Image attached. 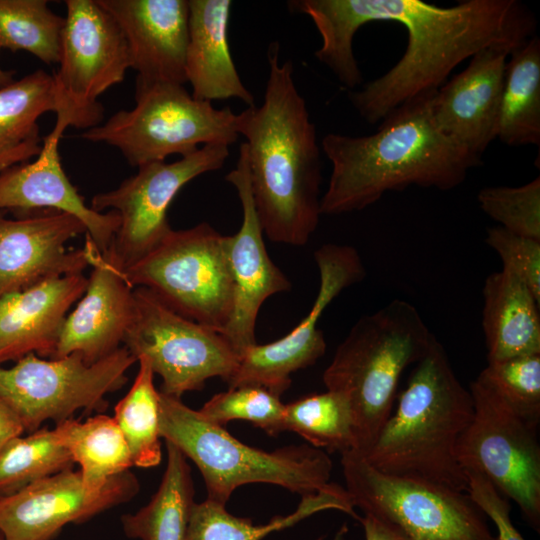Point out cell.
Here are the masks:
<instances>
[{"label":"cell","mask_w":540,"mask_h":540,"mask_svg":"<svg viewBox=\"0 0 540 540\" xmlns=\"http://www.w3.org/2000/svg\"><path fill=\"white\" fill-rule=\"evenodd\" d=\"M289 8L310 17L322 44L314 55L347 89L362 84L353 51L356 32L373 21L407 31L399 61L349 99L361 118L380 123L401 104L435 93L452 70L482 49L512 50L535 35L536 19L518 0H462L440 7L420 0H294Z\"/></svg>","instance_id":"cell-1"},{"label":"cell","mask_w":540,"mask_h":540,"mask_svg":"<svg viewBox=\"0 0 540 540\" xmlns=\"http://www.w3.org/2000/svg\"><path fill=\"white\" fill-rule=\"evenodd\" d=\"M267 62L263 103L241 112L252 197L271 241L304 246L321 216L320 146L292 62L280 63L278 42L269 44Z\"/></svg>","instance_id":"cell-2"},{"label":"cell","mask_w":540,"mask_h":540,"mask_svg":"<svg viewBox=\"0 0 540 540\" xmlns=\"http://www.w3.org/2000/svg\"><path fill=\"white\" fill-rule=\"evenodd\" d=\"M433 94L401 104L371 135L323 137L321 149L332 170L320 200L321 215L361 211L385 193L412 185L451 190L481 164L437 127Z\"/></svg>","instance_id":"cell-3"},{"label":"cell","mask_w":540,"mask_h":540,"mask_svg":"<svg viewBox=\"0 0 540 540\" xmlns=\"http://www.w3.org/2000/svg\"><path fill=\"white\" fill-rule=\"evenodd\" d=\"M396 400L364 458L383 473L466 492L467 479L456 446L472 419L473 401L436 338Z\"/></svg>","instance_id":"cell-4"},{"label":"cell","mask_w":540,"mask_h":540,"mask_svg":"<svg viewBox=\"0 0 540 540\" xmlns=\"http://www.w3.org/2000/svg\"><path fill=\"white\" fill-rule=\"evenodd\" d=\"M434 339L417 308L394 299L362 316L339 344L323 382L351 402L354 451L365 456L371 449L392 413L403 372L426 355Z\"/></svg>","instance_id":"cell-5"},{"label":"cell","mask_w":540,"mask_h":540,"mask_svg":"<svg viewBox=\"0 0 540 540\" xmlns=\"http://www.w3.org/2000/svg\"><path fill=\"white\" fill-rule=\"evenodd\" d=\"M159 432L198 467L207 498L224 505L236 488L249 483L274 484L301 496L331 484L332 461L324 450L307 444L272 452L249 446L180 398L161 392Z\"/></svg>","instance_id":"cell-6"},{"label":"cell","mask_w":540,"mask_h":540,"mask_svg":"<svg viewBox=\"0 0 540 540\" xmlns=\"http://www.w3.org/2000/svg\"><path fill=\"white\" fill-rule=\"evenodd\" d=\"M135 107L119 110L81 138L117 148L134 167L185 157L199 145L230 146L240 136L241 113L195 99L181 84L159 83L135 90Z\"/></svg>","instance_id":"cell-7"},{"label":"cell","mask_w":540,"mask_h":540,"mask_svg":"<svg viewBox=\"0 0 540 540\" xmlns=\"http://www.w3.org/2000/svg\"><path fill=\"white\" fill-rule=\"evenodd\" d=\"M123 274L132 287H144L178 314L220 334L229 323L234 286L227 236L209 223L173 230Z\"/></svg>","instance_id":"cell-8"},{"label":"cell","mask_w":540,"mask_h":540,"mask_svg":"<svg viewBox=\"0 0 540 540\" xmlns=\"http://www.w3.org/2000/svg\"><path fill=\"white\" fill-rule=\"evenodd\" d=\"M341 466L354 508L394 524L410 540H497L465 491L383 473L354 450L341 453Z\"/></svg>","instance_id":"cell-9"},{"label":"cell","mask_w":540,"mask_h":540,"mask_svg":"<svg viewBox=\"0 0 540 540\" xmlns=\"http://www.w3.org/2000/svg\"><path fill=\"white\" fill-rule=\"evenodd\" d=\"M65 5L59 68L53 75L54 127L87 130L101 124L104 108L98 98L124 80L131 56L120 26L97 0H67Z\"/></svg>","instance_id":"cell-10"},{"label":"cell","mask_w":540,"mask_h":540,"mask_svg":"<svg viewBox=\"0 0 540 540\" xmlns=\"http://www.w3.org/2000/svg\"><path fill=\"white\" fill-rule=\"evenodd\" d=\"M136 361L125 346L92 364L77 352L50 360L30 353L12 367L0 366V399L33 432L44 421L57 424L80 409L104 411L106 395L126 384Z\"/></svg>","instance_id":"cell-11"},{"label":"cell","mask_w":540,"mask_h":540,"mask_svg":"<svg viewBox=\"0 0 540 540\" xmlns=\"http://www.w3.org/2000/svg\"><path fill=\"white\" fill-rule=\"evenodd\" d=\"M472 419L458 440L457 460L483 474L512 499L529 525L540 530L538 425L512 410L479 377L470 383Z\"/></svg>","instance_id":"cell-12"},{"label":"cell","mask_w":540,"mask_h":540,"mask_svg":"<svg viewBox=\"0 0 540 540\" xmlns=\"http://www.w3.org/2000/svg\"><path fill=\"white\" fill-rule=\"evenodd\" d=\"M135 314L123 344L147 359L162 379L160 392L175 398L201 390L235 371L239 356L217 331L175 312L144 287H134Z\"/></svg>","instance_id":"cell-13"},{"label":"cell","mask_w":540,"mask_h":540,"mask_svg":"<svg viewBox=\"0 0 540 540\" xmlns=\"http://www.w3.org/2000/svg\"><path fill=\"white\" fill-rule=\"evenodd\" d=\"M228 156L227 145H204L174 162L144 164L117 188L94 195V211H115L120 217L105 258L123 271L150 252L172 229L167 213L178 192L196 177L222 168Z\"/></svg>","instance_id":"cell-14"},{"label":"cell","mask_w":540,"mask_h":540,"mask_svg":"<svg viewBox=\"0 0 540 540\" xmlns=\"http://www.w3.org/2000/svg\"><path fill=\"white\" fill-rule=\"evenodd\" d=\"M319 289L305 318L283 338L254 344L239 357L226 381L228 388L259 386L281 396L291 385L292 373L314 365L326 351L318 322L329 304L366 275L358 251L350 245L324 244L314 252Z\"/></svg>","instance_id":"cell-15"},{"label":"cell","mask_w":540,"mask_h":540,"mask_svg":"<svg viewBox=\"0 0 540 540\" xmlns=\"http://www.w3.org/2000/svg\"><path fill=\"white\" fill-rule=\"evenodd\" d=\"M136 476L126 471L91 489L72 468L0 496V533L5 540H52L70 523H82L132 499Z\"/></svg>","instance_id":"cell-16"},{"label":"cell","mask_w":540,"mask_h":540,"mask_svg":"<svg viewBox=\"0 0 540 540\" xmlns=\"http://www.w3.org/2000/svg\"><path fill=\"white\" fill-rule=\"evenodd\" d=\"M239 197L243 218L239 231L227 236V255L234 286L233 311L221 335L240 355L256 344L259 310L267 298L291 290V282L268 255L251 192L248 152L243 142L236 166L225 177Z\"/></svg>","instance_id":"cell-17"},{"label":"cell","mask_w":540,"mask_h":540,"mask_svg":"<svg viewBox=\"0 0 540 540\" xmlns=\"http://www.w3.org/2000/svg\"><path fill=\"white\" fill-rule=\"evenodd\" d=\"M86 233L75 216L54 210L18 219L0 213V298L41 282L80 274L90 266L86 246L67 249Z\"/></svg>","instance_id":"cell-18"},{"label":"cell","mask_w":540,"mask_h":540,"mask_svg":"<svg viewBox=\"0 0 540 540\" xmlns=\"http://www.w3.org/2000/svg\"><path fill=\"white\" fill-rule=\"evenodd\" d=\"M512 51L504 46L480 50L431 98L440 131L480 160L498 135L505 68Z\"/></svg>","instance_id":"cell-19"},{"label":"cell","mask_w":540,"mask_h":540,"mask_svg":"<svg viewBox=\"0 0 540 540\" xmlns=\"http://www.w3.org/2000/svg\"><path fill=\"white\" fill-rule=\"evenodd\" d=\"M92 267L86 289L68 313L51 358L79 353L87 364L121 347L135 314L134 287L86 235Z\"/></svg>","instance_id":"cell-20"},{"label":"cell","mask_w":540,"mask_h":540,"mask_svg":"<svg viewBox=\"0 0 540 540\" xmlns=\"http://www.w3.org/2000/svg\"><path fill=\"white\" fill-rule=\"evenodd\" d=\"M120 26L137 73L136 89L184 85L188 0H97Z\"/></svg>","instance_id":"cell-21"},{"label":"cell","mask_w":540,"mask_h":540,"mask_svg":"<svg viewBox=\"0 0 540 540\" xmlns=\"http://www.w3.org/2000/svg\"><path fill=\"white\" fill-rule=\"evenodd\" d=\"M63 133L54 127L35 161L17 163L0 172V213L9 210L26 216L54 210L71 214L84 224L86 235L104 254L119 228L120 217L115 211H94L70 182L58 151Z\"/></svg>","instance_id":"cell-22"},{"label":"cell","mask_w":540,"mask_h":540,"mask_svg":"<svg viewBox=\"0 0 540 540\" xmlns=\"http://www.w3.org/2000/svg\"><path fill=\"white\" fill-rule=\"evenodd\" d=\"M80 274L50 279L0 298V366L27 354L52 357L70 308L83 295Z\"/></svg>","instance_id":"cell-23"},{"label":"cell","mask_w":540,"mask_h":540,"mask_svg":"<svg viewBox=\"0 0 540 540\" xmlns=\"http://www.w3.org/2000/svg\"><path fill=\"white\" fill-rule=\"evenodd\" d=\"M231 7L229 0H188L186 80L197 100L236 98L252 107L254 96L239 76L228 43Z\"/></svg>","instance_id":"cell-24"},{"label":"cell","mask_w":540,"mask_h":540,"mask_svg":"<svg viewBox=\"0 0 540 540\" xmlns=\"http://www.w3.org/2000/svg\"><path fill=\"white\" fill-rule=\"evenodd\" d=\"M482 293L487 362L540 354V300L527 284L502 267L486 277Z\"/></svg>","instance_id":"cell-25"},{"label":"cell","mask_w":540,"mask_h":540,"mask_svg":"<svg viewBox=\"0 0 540 540\" xmlns=\"http://www.w3.org/2000/svg\"><path fill=\"white\" fill-rule=\"evenodd\" d=\"M338 510L355 519L356 514L346 489L331 483L327 488L302 496L295 511L275 516L268 523L255 525L250 518L230 514L224 504L206 499L194 504L188 525L187 540H262L321 511Z\"/></svg>","instance_id":"cell-26"},{"label":"cell","mask_w":540,"mask_h":540,"mask_svg":"<svg viewBox=\"0 0 540 540\" xmlns=\"http://www.w3.org/2000/svg\"><path fill=\"white\" fill-rule=\"evenodd\" d=\"M167 463L150 501L121 517L125 535L138 540H187L194 501V484L185 455L165 441Z\"/></svg>","instance_id":"cell-27"},{"label":"cell","mask_w":540,"mask_h":540,"mask_svg":"<svg viewBox=\"0 0 540 540\" xmlns=\"http://www.w3.org/2000/svg\"><path fill=\"white\" fill-rule=\"evenodd\" d=\"M497 139L508 146L540 145V39L536 34L507 59Z\"/></svg>","instance_id":"cell-28"},{"label":"cell","mask_w":540,"mask_h":540,"mask_svg":"<svg viewBox=\"0 0 540 540\" xmlns=\"http://www.w3.org/2000/svg\"><path fill=\"white\" fill-rule=\"evenodd\" d=\"M54 432L91 489L103 488L133 466L126 440L113 417L99 414L85 421L69 418L57 423Z\"/></svg>","instance_id":"cell-29"},{"label":"cell","mask_w":540,"mask_h":540,"mask_svg":"<svg viewBox=\"0 0 540 540\" xmlns=\"http://www.w3.org/2000/svg\"><path fill=\"white\" fill-rule=\"evenodd\" d=\"M299 434L311 446L340 453L355 450V420L347 395L327 390L285 405L281 432Z\"/></svg>","instance_id":"cell-30"},{"label":"cell","mask_w":540,"mask_h":540,"mask_svg":"<svg viewBox=\"0 0 540 540\" xmlns=\"http://www.w3.org/2000/svg\"><path fill=\"white\" fill-rule=\"evenodd\" d=\"M139 369L127 394L114 407V420L128 445L133 466L149 468L162 459L159 432L160 392L154 385L149 361L138 359Z\"/></svg>","instance_id":"cell-31"},{"label":"cell","mask_w":540,"mask_h":540,"mask_svg":"<svg viewBox=\"0 0 540 540\" xmlns=\"http://www.w3.org/2000/svg\"><path fill=\"white\" fill-rule=\"evenodd\" d=\"M64 23L46 0H0V48L26 51L45 64L58 63Z\"/></svg>","instance_id":"cell-32"},{"label":"cell","mask_w":540,"mask_h":540,"mask_svg":"<svg viewBox=\"0 0 540 540\" xmlns=\"http://www.w3.org/2000/svg\"><path fill=\"white\" fill-rule=\"evenodd\" d=\"M74 462L54 429L38 428L0 449V496L72 468Z\"/></svg>","instance_id":"cell-33"},{"label":"cell","mask_w":540,"mask_h":540,"mask_svg":"<svg viewBox=\"0 0 540 540\" xmlns=\"http://www.w3.org/2000/svg\"><path fill=\"white\" fill-rule=\"evenodd\" d=\"M56 111L53 75L36 70L0 88V147L39 135L37 120Z\"/></svg>","instance_id":"cell-34"},{"label":"cell","mask_w":540,"mask_h":540,"mask_svg":"<svg viewBox=\"0 0 540 540\" xmlns=\"http://www.w3.org/2000/svg\"><path fill=\"white\" fill-rule=\"evenodd\" d=\"M198 411L207 421L219 426L244 420L269 435H276L281 433L285 404L263 387L241 386L214 395Z\"/></svg>","instance_id":"cell-35"},{"label":"cell","mask_w":540,"mask_h":540,"mask_svg":"<svg viewBox=\"0 0 540 540\" xmlns=\"http://www.w3.org/2000/svg\"><path fill=\"white\" fill-rule=\"evenodd\" d=\"M477 377L518 415L539 423L540 354L487 362Z\"/></svg>","instance_id":"cell-36"},{"label":"cell","mask_w":540,"mask_h":540,"mask_svg":"<svg viewBox=\"0 0 540 540\" xmlns=\"http://www.w3.org/2000/svg\"><path fill=\"white\" fill-rule=\"evenodd\" d=\"M477 200L482 211L512 233L540 240V178L518 187L481 189Z\"/></svg>","instance_id":"cell-37"},{"label":"cell","mask_w":540,"mask_h":540,"mask_svg":"<svg viewBox=\"0 0 540 540\" xmlns=\"http://www.w3.org/2000/svg\"><path fill=\"white\" fill-rule=\"evenodd\" d=\"M486 244L506 268L522 279L540 300V240L521 236L500 226L487 228Z\"/></svg>","instance_id":"cell-38"},{"label":"cell","mask_w":540,"mask_h":540,"mask_svg":"<svg viewBox=\"0 0 540 540\" xmlns=\"http://www.w3.org/2000/svg\"><path fill=\"white\" fill-rule=\"evenodd\" d=\"M466 492L496 526L497 540H525L513 525L509 499L503 496L480 472L465 470Z\"/></svg>","instance_id":"cell-39"},{"label":"cell","mask_w":540,"mask_h":540,"mask_svg":"<svg viewBox=\"0 0 540 540\" xmlns=\"http://www.w3.org/2000/svg\"><path fill=\"white\" fill-rule=\"evenodd\" d=\"M40 135L19 144L0 147V172L11 165L26 162L41 151Z\"/></svg>","instance_id":"cell-40"},{"label":"cell","mask_w":540,"mask_h":540,"mask_svg":"<svg viewBox=\"0 0 540 540\" xmlns=\"http://www.w3.org/2000/svg\"><path fill=\"white\" fill-rule=\"evenodd\" d=\"M357 520L363 526L365 540H410L397 526L371 514L364 513Z\"/></svg>","instance_id":"cell-41"},{"label":"cell","mask_w":540,"mask_h":540,"mask_svg":"<svg viewBox=\"0 0 540 540\" xmlns=\"http://www.w3.org/2000/svg\"><path fill=\"white\" fill-rule=\"evenodd\" d=\"M24 431L18 416L0 399V449Z\"/></svg>","instance_id":"cell-42"},{"label":"cell","mask_w":540,"mask_h":540,"mask_svg":"<svg viewBox=\"0 0 540 540\" xmlns=\"http://www.w3.org/2000/svg\"><path fill=\"white\" fill-rule=\"evenodd\" d=\"M1 49V48H0ZM14 72L5 70L0 65V88L14 81Z\"/></svg>","instance_id":"cell-43"},{"label":"cell","mask_w":540,"mask_h":540,"mask_svg":"<svg viewBox=\"0 0 540 540\" xmlns=\"http://www.w3.org/2000/svg\"><path fill=\"white\" fill-rule=\"evenodd\" d=\"M346 527L344 526L343 528H341L339 530V532L336 534V536L334 537L333 540H342V538L344 537L345 533H346ZM316 540H324V536H321L319 538H317Z\"/></svg>","instance_id":"cell-44"},{"label":"cell","mask_w":540,"mask_h":540,"mask_svg":"<svg viewBox=\"0 0 540 540\" xmlns=\"http://www.w3.org/2000/svg\"><path fill=\"white\" fill-rule=\"evenodd\" d=\"M0 540H5L4 537L0 533Z\"/></svg>","instance_id":"cell-45"}]
</instances>
